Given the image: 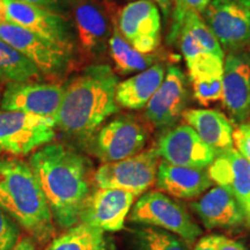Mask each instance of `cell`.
<instances>
[{"mask_svg": "<svg viewBox=\"0 0 250 250\" xmlns=\"http://www.w3.org/2000/svg\"><path fill=\"white\" fill-rule=\"evenodd\" d=\"M42 72L22 52L0 39V79L7 83H31Z\"/></svg>", "mask_w": 250, "mask_h": 250, "instance_id": "obj_25", "label": "cell"}, {"mask_svg": "<svg viewBox=\"0 0 250 250\" xmlns=\"http://www.w3.org/2000/svg\"><path fill=\"white\" fill-rule=\"evenodd\" d=\"M236 1L241 2L242 5H245V6H247V7L250 8V0H236Z\"/></svg>", "mask_w": 250, "mask_h": 250, "instance_id": "obj_38", "label": "cell"}, {"mask_svg": "<svg viewBox=\"0 0 250 250\" xmlns=\"http://www.w3.org/2000/svg\"><path fill=\"white\" fill-rule=\"evenodd\" d=\"M136 236L138 250H189L182 237L158 227H144Z\"/></svg>", "mask_w": 250, "mask_h": 250, "instance_id": "obj_28", "label": "cell"}, {"mask_svg": "<svg viewBox=\"0 0 250 250\" xmlns=\"http://www.w3.org/2000/svg\"><path fill=\"white\" fill-rule=\"evenodd\" d=\"M190 208L208 229L232 228L240 226L246 220L243 208L235 197L221 187H213Z\"/></svg>", "mask_w": 250, "mask_h": 250, "instance_id": "obj_18", "label": "cell"}, {"mask_svg": "<svg viewBox=\"0 0 250 250\" xmlns=\"http://www.w3.org/2000/svg\"><path fill=\"white\" fill-rule=\"evenodd\" d=\"M55 129L51 117L0 110V154L26 155L54 142Z\"/></svg>", "mask_w": 250, "mask_h": 250, "instance_id": "obj_5", "label": "cell"}, {"mask_svg": "<svg viewBox=\"0 0 250 250\" xmlns=\"http://www.w3.org/2000/svg\"><path fill=\"white\" fill-rule=\"evenodd\" d=\"M29 165L54 220L62 228L76 226L89 196L88 161L64 144L50 143L30 156Z\"/></svg>", "mask_w": 250, "mask_h": 250, "instance_id": "obj_1", "label": "cell"}, {"mask_svg": "<svg viewBox=\"0 0 250 250\" xmlns=\"http://www.w3.org/2000/svg\"><path fill=\"white\" fill-rule=\"evenodd\" d=\"M130 220L145 226L171 232L186 241L195 242L202 235V228L181 203L161 191H149L133 205Z\"/></svg>", "mask_w": 250, "mask_h": 250, "instance_id": "obj_4", "label": "cell"}, {"mask_svg": "<svg viewBox=\"0 0 250 250\" xmlns=\"http://www.w3.org/2000/svg\"><path fill=\"white\" fill-rule=\"evenodd\" d=\"M153 2H155L159 9L161 11L162 15H164L165 20L167 21L170 18L171 11H173V5L175 0H152Z\"/></svg>", "mask_w": 250, "mask_h": 250, "instance_id": "obj_34", "label": "cell"}, {"mask_svg": "<svg viewBox=\"0 0 250 250\" xmlns=\"http://www.w3.org/2000/svg\"><path fill=\"white\" fill-rule=\"evenodd\" d=\"M165 76L164 65L154 64L136 76L118 83L115 94L117 104L131 110L145 108L160 87Z\"/></svg>", "mask_w": 250, "mask_h": 250, "instance_id": "obj_23", "label": "cell"}, {"mask_svg": "<svg viewBox=\"0 0 250 250\" xmlns=\"http://www.w3.org/2000/svg\"><path fill=\"white\" fill-rule=\"evenodd\" d=\"M118 29L134 49L149 55L160 44V9L152 0H134L118 14Z\"/></svg>", "mask_w": 250, "mask_h": 250, "instance_id": "obj_12", "label": "cell"}, {"mask_svg": "<svg viewBox=\"0 0 250 250\" xmlns=\"http://www.w3.org/2000/svg\"><path fill=\"white\" fill-rule=\"evenodd\" d=\"M78 46L89 58H99L107 51L111 23L105 9L96 0H76L73 9Z\"/></svg>", "mask_w": 250, "mask_h": 250, "instance_id": "obj_16", "label": "cell"}, {"mask_svg": "<svg viewBox=\"0 0 250 250\" xmlns=\"http://www.w3.org/2000/svg\"><path fill=\"white\" fill-rule=\"evenodd\" d=\"M112 27L114 28H112L108 48L116 70L125 76L134 72L145 71L146 68L151 67L154 61L153 56L142 54L134 49L122 35L117 24L114 23Z\"/></svg>", "mask_w": 250, "mask_h": 250, "instance_id": "obj_26", "label": "cell"}, {"mask_svg": "<svg viewBox=\"0 0 250 250\" xmlns=\"http://www.w3.org/2000/svg\"><path fill=\"white\" fill-rule=\"evenodd\" d=\"M212 0H175L174 17H179L187 11H195L202 15Z\"/></svg>", "mask_w": 250, "mask_h": 250, "instance_id": "obj_32", "label": "cell"}, {"mask_svg": "<svg viewBox=\"0 0 250 250\" xmlns=\"http://www.w3.org/2000/svg\"><path fill=\"white\" fill-rule=\"evenodd\" d=\"M243 210H245V213H246V218H247V220H248L249 223H250V198H249L248 203H247V204H246L245 208H243Z\"/></svg>", "mask_w": 250, "mask_h": 250, "instance_id": "obj_37", "label": "cell"}, {"mask_svg": "<svg viewBox=\"0 0 250 250\" xmlns=\"http://www.w3.org/2000/svg\"><path fill=\"white\" fill-rule=\"evenodd\" d=\"M0 39L22 52L44 76L64 77L73 64L71 51L15 23H0Z\"/></svg>", "mask_w": 250, "mask_h": 250, "instance_id": "obj_7", "label": "cell"}, {"mask_svg": "<svg viewBox=\"0 0 250 250\" xmlns=\"http://www.w3.org/2000/svg\"><path fill=\"white\" fill-rule=\"evenodd\" d=\"M160 165V155L155 147L115 162H105L94 174V183L98 188L120 189L143 195L156 182Z\"/></svg>", "mask_w": 250, "mask_h": 250, "instance_id": "obj_6", "label": "cell"}, {"mask_svg": "<svg viewBox=\"0 0 250 250\" xmlns=\"http://www.w3.org/2000/svg\"><path fill=\"white\" fill-rule=\"evenodd\" d=\"M12 250H37V248L30 237H22Z\"/></svg>", "mask_w": 250, "mask_h": 250, "instance_id": "obj_36", "label": "cell"}, {"mask_svg": "<svg viewBox=\"0 0 250 250\" xmlns=\"http://www.w3.org/2000/svg\"><path fill=\"white\" fill-rule=\"evenodd\" d=\"M208 173L203 168L183 167L160 161L156 186L161 191L180 199H195L212 186Z\"/></svg>", "mask_w": 250, "mask_h": 250, "instance_id": "obj_20", "label": "cell"}, {"mask_svg": "<svg viewBox=\"0 0 250 250\" xmlns=\"http://www.w3.org/2000/svg\"><path fill=\"white\" fill-rule=\"evenodd\" d=\"M147 133L134 117L121 116L100 127L89 139L90 149L103 164L124 160L145 147Z\"/></svg>", "mask_w": 250, "mask_h": 250, "instance_id": "obj_9", "label": "cell"}, {"mask_svg": "<svg viewBox=\"0 0 250 250\" xmlns=\"http://www.w3.org/2000/svg\"><path fill=\"white\" fill-rule=\"evenodd\" d=\"M182 117L215 152L233 147L234 127L223 112L213 109H189Z\"/></svg>", "mask_w": 250, "mask_h": 250, "instance_id": "obj_22", "label": "cell"}, {"mask_svg": "<svg viewBox=\"0 0 250 250\" xmlns=\"http://www.w3.org/2000/svg\"><path fill=\"white\" fill-rule=\"evenodd\" d=\"M223 102L237 123L250 116V56L233 51L224 61Z\"/></svg>", "mask_w": 250, "mask_h": 250, "instance_id": "obj_17", "label": "cell"}, {"mask_svg": "<svg viewBox=\"0 0 250 250\" xmlns=\"http://www.w3.org/2000/svg\"><path fill=\"white\" fill-rule=\"evenodd\" d=\"M64 87L45 83H8L0 109L54 118L61 107Z\"/></svg>", "mask_w": 250, "mask_h": 250, "instance_id": "obj_13", "label": "cell"}, {"mask_svg": "<svg viewBox=\"0 0 250 250\" xmlns=\"http://www.w3.org/2000/svg\"><path fill=\"white\" fill-rule=\"evenodd\" d=\"M188 101L187 79L179 66H169L145 107V117L158 129H169L182 116Z\"/></svg>", "mask_w": 250, "mask_h": 250, "instance_id": "obj_15", "label": "cell"}, {"mask_svg": "<svg viewBox=\"0 0 250 250\" xmlns=\"http://www.w3.org/2000/svg\"><path fill=\"white\" fill-rule=\"evenodd\" d=\"M136 196L120 189L98 188L87 197L80 212L81 223L102 232L123 229Z\"/></svg>", "mask_w": 250, "mask_h": 250, "instance_id": "obj_14", "label": "cell"}, {"mask_svg": "<svg viewBox=\"0 0 250 250\" xmlns=\"http://www.w3.org/2000/svg\"><path fill=\"white\" fill-rule=\"evenodd\" d=\"M156 152L162 160L192 168L210 167L219 154L205 144L190 125L171 126L159 137Z\"/></svg>", "mask_w": 250, "mask_h": 250, "instance_id": "obj_11", "label": "cell"}, {"mask_svg": "<svg viewBox=\"0 0 250 250\" xmlns=\"http://www.w3.org/2000/svg\"><path fill=\"white\" fill-rule=\"evenodd\" d=\"M0 101H1V100H0Z\"/></svg>", "mask_w": 250, "mask_h": 250, "instance_id": "obj_39", "label": "cell"}, {"mask_svg": "<svg viewBox=\"0 0 250 250\" xmlns=\"http://www.w3.org/2000/svg\"><path fill=\"white\" fill-rule=\"evenodd\" d=\"M193 250H217L215 249V243H214V235H208L202 237L197 245L195 246Z\"/></svg>", "mask_w": 250, "mask_h": 250, "instance_id": "obj_35", "label": "cell"}, {"mask_svg": "<svg viewBox=\"0 0 250 250\" xmlns=\"http://www.w3.org/2000/svg\"><path fill=\"white\" fill-rule=\"evenodd\" d=\"M233 145L250 162V122L241 123L234 130Z\"/></svg>", "mask_w": 250, "mask_h": 250, "instance_id": "obj_30", "label": "cell"}, {"mask_svg": "<svg viewBox=\"0 0 250 250\" xmlns=\"http://www.w3.org/2000/svg\"><path fill=\"white\" fill-rule=\"evenodd\" d=\"M27 4L39 6V7L49 9L62 15H67L72 13L76 0H20Z\"/></svg>", "mask_w": 250, "mask_h": 250, "instance_id": "obj_31", "label": "cell"}, {"mask_svg": "<svg viewBox=\"0 0 250 250\" xmlns=\"http://www.w3.org/2000/svg\"><path fill=\"white\" fill-rule=\"evenodd\" d=\"M193 95L202 105L223 100L224 58L205 54L190 64H187Z\"/></svg>", "mask_w": 250, "mask_h": 250, "instance_id": "obj_21", "label": "cell"}, {"mask_svg": "<svg viewBox=\"0 0 250 250\" xmlns=\"http://www.w3.org/2000/svg\"><path fill=\"white\" fill-rule=\"evenodd\" d=\"M225 49L239 51L250 43V8L236 0H212L202 13Z\"/></svg>", "mask_w": 250, "mask_h": 250, "instance_id": "obj_10", "label": "cell"}, {"mask_svg": "<svg viewBox=\"0 0 250 250\" xmlns=\"http://www.w3.org/2000/svg\"><path fill=\"white\" fill-rule=\"evenodd\" d=\"M46 250H108L102 230L81 223L50 243Z\"/></svg>", "mask_w": 250, "mask_h": 250, "instance_id": "obj_27", "label": "cell"}, {"mask_svg": "<svg viewBox=\"0 0 250 250\" xmlns=\"http://www.w3.org/2000/svg\"><path fill=\"white\" fill-rule=\"evenodd\" d=\"M118 78L107 64H92L64 87L61 107L55 117L68 138L87 142L104 121L118 111L115 99Z\"/></svg>", "mask_w": 250, "mask_h": 250, "instance_id": "obj_2", "label": "cell"}, {"mask_svg": "<svg viewBox=\"0 0 250 250\" xmlns=\"http://www.w3.org/2000/svg\"><path fill=\"white\" fill-rule=\"evenodd\" d=\"M20 229L17 221L0 208V250H12L19 242Z\"/></svg>", "mask_w": 250, "mask_h": 250, "instance_id": "obj_29", "label": "cell"}, {"mask_svg": "<svg viewBox=\"0 0 250 250\" xmlns=\"http://www.w3.org/2000/svg\"><path fill=\"white\" fill-rule=\"evenodd\" d=\"M212 182L224 188L245 208L250 198V162L234 147L220 152L208 169Z\"/></svg>", "mask_w": 250, "mask_h": 250, "instance_id": "obj_19", "label": "cell"}, {"mask_svg": "<svg viewBox=\"0 0 250 250\" xmlns=\"http://www.w3.org/2000/svg\"><path fill=\"white\" fill-rule=\"evenodd\" d=\"M7 20L76 55L78 48L76 27L66 15L20 0H7Z\"/></svg>", "mask_w": 250, "mask_h": 250, "instance_id": "obj_8", "label": "cell"}, {"mask_svg": "<svg viewBox=\"0 0 250 250\" xmlns=\"http://www.w3.org/2000/svg\"><path fill=\"white\" fill-rule=\"evenodd\" d=\"M214 243L217 250H246L242 243L228 239L224 235H214Z\"/></svg>", "mask_w": 250, "mask_h": 250, "instance_id": "obj_33", "label": "cell"}, {"mask_svg": "<svg viewBox=\"0 0 250 250\" xmlns=\"http://www.w3.org/2000/svg\"><path fill=\"white\" fill-rule=\"evenodd\" d=\"M181 29L189 31L193 39L199 43V45L206 52L225 58L224 50L221 48L220 43L215 39L213 33H212L208 24L205 23V21L201 18L199 13H197L195 11H187L181 17H174L169 36H168V42H176Z\"/></svg>", "mask_w": 250, "mask_h": 250, "instance_id": "obj_24", "label": "cell"}, {"mask_svg": "<svg viewBox=\"0 0 250 250\" xmlns=\"http://www.w3.org/2000/svg\"><path fill=\"white\" fill-rule=\"evenodd\" d=\"M0 208L34 239L54 235V218L30 165L13 158L0 159Z\"/></svg>", "mask_w": 250, "mask_h": 250, "instance_id": "obj_3", "label": "cell"}]
</instances>
